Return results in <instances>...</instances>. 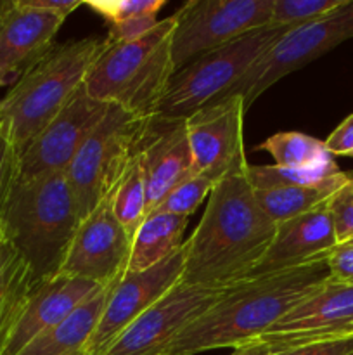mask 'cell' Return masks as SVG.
Listing matches in <instances>:
<instances>
[{
  "instance_id": "obj_20",
  "label": "cell",
  "mask_w": 353,
  "mask_h": 355,
  "mask_svg": "<svg viewBox=\"0 0 353 355\" xmlns=\"http://www.w3.org/2000/svg\"><path fill=\"white\" fill-rule=\"evenodd\" d=\"M107 290L109 286L99 288L64 321L37 336L17 355H85V347L99 322Z\"/></svg>"
},
{
  "instance_id": "obj_6",
  "label": "cell",
  "mask_w": 353,
  "mask_h": 355,
  "mask_svg": "<svg viewBox=\"0 0 353 355\" xmlns=\"http://www.w3.org/2000/svg\"><path fill=\"white\" fill-rule=\"evenodd\" d=\"M287 30L291 28L269 24L190 61L172 76L154 118L185 120L225 97Z\"/></svg>"
},
{
  "instance_id": "obj_36",
  "label": "cell",
  "mask_w": 353,
  "mask_h": 355,
  "mask_svg": "<svg viewBox=\"0 0 353 355\" xmlns=\"http://www.w3.org/2000/svg\"><path fill=\"white\" fill-rule=\"evenodd\" d=\"M23 3L35 7V9L54 12L66 19V17H68L73 10L78 9L83 2L82 0H23Z\"/></svg>"
},
{
  "instance_id": "obj_25",
  "label": "cell",
  "mask_w": 353,
  "mask_h": 355,
  "mask_svg": "<svg viewBox=\"0 0 353 355\" xmlns=\"http://www.w3.org/2000/svg\"><path fill=\"white\" fill-rule=\"evenodd\" d=\"M37 283L26 263L14 250L0 272V355L6 352L10 331H12L28 291Z\"/></svg>"
},
{
  "instance_id": "obj_2",
  "label": "cell",
  "mask_w": 353,
  "mask_h": 355,
  "mask_svg": "<svg viewBox=\"0 0 353 355\" xmlns=\"http://www.w3.org/2000/svg\"><path fill=\"white\" fill-rule=\"evenodd\" d=\"M329 277L325 259H320L234 284L187 326L163 355H196L256 342Z\"/></svg>"
},
{
  "instance_id": "obj_33",
  "label": "cell",
  "mask_w": 353,
  "mask_h": 355,
  "mask_svg": "<svg viewBox=\"0 0 353 355\" xmlns=\"http://www.w3.org/2000/svg\"><path fill=\"white\" fill-rule=\"evenodd\" d=\"M272 355H353V335L322 340Z\"/></svg>"
},
{
  "instance_id": "obj_14",
  "label": "cell",
  "mask_w": 353,
  "mask_h": 355,
  "mask_svg": "<svg viewBox=\"0 0 353 355\" xmlns=\"http://www.w3.org/2000/svg\"><path fill=\"white\" fill-rule=\"evenodd\" d=\"M352 322L353 284L339 283L329 277L294 305L260 342L265 343L272 354L284 352L294 347L352 335Z\"/></svg>"
},
{
  "instance_id": "obj_30",
  "label": "cell",
  "mask_w": 353,
  "mask_h": 355,
  "mask_svg": "<svg viewBox=\"0 0 353 355\" xmlns=\"http://www.w3.org/2000/svg\"><path fill=\"white\" fill-rule=\"evenodd\" d=\"M334 225L338 245L353 239V177L346 180L325 203Z\"/></svg>"
},
{
  "instance_id": "obj_4",
  "label": "cell",
  "mask_w": 353,
  "mask_h": 355,
  "mask_svg": "<svg viewBox=\"0 0 353 355\" xmlns=\"http://www.w3.org/2000/svg\"><path fill=\"white\" fill-rule=\"evenodd\" d=\"M107 45V37L55 44L14 83L0 101V125L7 127L17 153L76 96Z\"/></svg>"
},
{
  "instance_id": "obj_21",
  "label": "cell",
  "mask_w": 353,
  "mask_h": 355,
  "mask_svg": "<svg viewBox=\"0 0 353 355\" xmlns=\"http://www.w3.org/2000/svg\"><path fill=\"white\" fill-rule=\"evenodd\" d=\"M189 218L152 211L132 239L127 272H141L163 262L183 245Z\"/></svg>"
},
{
  "instance_id": "obj_34",
  "label": "cell",
  "mask_w": 353,
  "mask_h": 355,
  "mask_svg": "<svg viewBox=\"0 0 353 355\" xmlns=\"http://www.w3.org/2000/svg\"><path fill=\"white\" fill-rule=\"evenodd\" d=\"M329 276L339 283L353 284V241L338 245L325 257Z\"/></svg>"
},
{
  "instance_id": "obj_35",
  "label": "cell",
  "mask_w": 353,
  "mask_h": 355,
  "mask_svg": "<svg viewBox=\"0 0 353 355\" xmlns=\"http://www.w3.org/2000/svg\"><path fill=\"white\" fill-rule=\"evenodd\" d=\"M325 149L332 156H350L353 158V113L341 121L334 132L324 141Z\"/></svg>"
},
{
  "instance_id": "obj_7",
  "label": "cell",
  "mask_w": 353,
  "mask_h": 355,
  "mask_svg": "<svg viewBox=\"0 0 353 355\" xmlns=\"http://www.w3.org/2000/svg\"><path fill=\"white\" fill-rule=\"evenodd\" d=\"M149 121L151 118L109 104L107 113L85 139L64 172L82 220L113 194Z\"/></svg>"
},
{
  "instance_id": "obj_18",
  "label": "cell",
  "mask_w": 353,
  "mask_h": 355,
  "mask_svg": "<svg viewBox=\"0 0 353 355\" xmlns=\"http://www.w3.org/2000/svg\"><path fill=\"white\" fill-rule=\"evenodd\" d=\"M99 288L102 286L64 274L37 281L24 298L3 355L19 354L37 336L64 321Z\"/></svg>"
},
{
  "instance_id": "obj_38",
  "label": "cell",
  "mask_w": 353,
  "mask_h": 355,
  "mask_svg": "<svg viewBox=\"0 0 353 355\" xmlns=\"http://www.w3.org/2000/svg\"><path fill=\"white\" fill-rule=\"evenodd\" d=\"M3 239V231H2V225H0V241Z\"/></svg>"
},
{
  "instance_id": "obj_15",
  "label": "cell",
  "mask_w": 353,
  "mask_h": 355,
  "mask_svg": "<svg viewBox=\"0 0 353 355\" xmlns=\"http://www.w3.org/2000/svg\"><path fill=\"white\" fill-rule=\"evenodd\" d=\"M130 252L132 239L114 217L109 196L80 222L59 274L111 286L127 272Z\"/></svg>"
},
{
  "instance_id": "obj_19",
  "label": "cell",
  "mask_w": 353,
  "mask_h": 355,
  "mask_svg": "<svg viewBox=\"0 0 353 355\" xmlns=\"http://www.w3.org/2000/svg\"><path fill=\"white\" fill-rule=\"evenodd\" d=\"M338 246L334 225L327 208L289 218L277 224L275 236L251 277L294 269L327 257Z\"/></svg>"
},
{
  "instance_id": "obj_5",
  "label": "cell",
  "mask_w": 353,
  "mask_h": 355,
  "mask_svg": "<svg viewBox=\"0 0 353 355\" xmlns=\"http://www.w3.org/2000/svg\"><path fill=\"white\" fill-rule=\"evenodd\" d=\"M175 16L158 21L142 38L109 44L87 75V94L106 104L123 107L142 118H154L161 97L175 75L172 37Z\"/></svg>"
},
{
  "instance_id": "obj_39",
  "label": "cell",
  "mask_w": 353,
  "mask_h": 355,
  "mask_svg": "<svg viewBox=\"0 0 353 355\" xmlns=\"http://www.w3.org/2000/svg\"><path fill=\"white\" fill-rule=\"evenodd\" d=\"M350 333H352V335H353V322H352V324H350Z\"/></svg>"
},
{
  "instance_id": "obj_40",
  "label": "cell",
  "mask_w": 353,
  "mask_h": 355,
  "mask_svg": "<svg viewBox=\"0 0 353 355\" xmlns=\"http://www.w3.org/2000/svg\"><path fill=\"white\" fill-rule=\"evenodd\" d=\"M352 241H353V239H352Z\"/></svg>"
},
{
  "instance_id": "obj_9",
  "label": "cell",
  "mask_w": 353,
  "mask_h": 355,
  "mask_svg": "<svg viewBox=\"0 0 353 355\" xmlns=\"http://www.w3.org/2000/svg\"><path fill=\"white\" fill-rule=\"evenodd\" d=\"M273 0H189L175 16L172 58L175 73L206 52L269 26Z\"/></svg>"
},
{
  "instance_id": "obj_26",
  "label": "cell",
  "mask_w": 353,
  "mask_h": 355,
  "mask_svg": "<svg viewBox=\"0 0 353 355\" xmlns=\"http://www.w3.org/2000/svg\"><path fill=\"white\" fill-rule=\"evenodd\" d=\"M341 170L336 165L334 158L322 165L310 168H284L277 165H249L248 180L255 191L273 189V187H298L318 186L327 180L336 179Z\"/></svg>"
},
{
  "instance_id": "obj_24",
  "label": "cell",
  "mask_w": 353,
  "mask_h": 355,
  "mask_svg": "<svg viewBox=\"0 0 353 355\" xmlns=\"http://www.w3.org/2000/svg\"><path fill=\"white\" fill-rule=\"evenodd\" d=\"M273 158V165L284 168H310L322 165L334 156L325 149L324 141L303 132H280L256 146Z\"/></svg>"
},
{
  "instance_id": "obj_28",
  "label": "cell",
  "mask_w": 353,
  "mask_h": 355,
  "mask_svg": "<svg viewBox=\"0 0 353 355\" xmlns=\"http://www.w3.org/2000/svg\"><path fill=\"white\" fill-rule=\"evenodd\" d=\"M345 0H273L270 24L296 28L338 9Z\"/></svg>"
},
{
  "instance_id": "obj_13",
  "label": "cell",
  "mask_w": 353,
  "mask_h": 355,
  "mask_svg": "<svg viewBox=\"0 0 353 355\" xmlns=\"http://www.w3.org/2000/svg\"><path fill=\"white\" fill-rule=\"evenodd\" d=\"M109 104L87 94L85 87L17 153V179L30 180L66 172L78 149L99 125Z\"/></svg>"
},
{
  "instance_id": "obj_16",
  "label": "cell",
  "mask_w": 353,
  "mask_h": 355,
  "mask_svg": "<svg viewBox=\"0 0 353 355\" xmlns=\"http://www.w3.org/2000/svg\"><path fill=\"white\" fill-rule=\"evenodd\" d=\"M64 17L6 0L0 9V87L16 83L54 47Z\"/></svg>"
},
{
  "instance_id": "obj_10",
  "label": "cell",
  "mask_w": 353,
  "mask_h": 355,
  "mask_svg": "<svg viewBox=\"0 0 353 355\" xmlns=\"http://www.w3.org/2000/svg\"><path fill=\"white\" fill-rule=\"evenodd\" d=\"M246 111L241 96H227L185 118L196 173H204L217 184L228 173L248 168L244 149Z\"/></svg>"
},
{
  "instance_id": "obj_32",
  "label": "cell",
  "mask_w": 353,
  "mask_h": 355,
  "mask_svg": "<svg viewBox=\"0 0 353 355\" xmlns=\"http://www.w3.org/2000/svg\"><path fill=\"white\" fill-rule=\"evenodd\" d=\"M156 24H158L156 14H144V16L123 21V23L111 24L107 40H109V44H125V42L138 40L144 35H147Z\"/></svg>"
},
{
  "instance_id": "obj_37",
  "label": "cell",
  "mask_w": 353,
  "mask_h": 355,
  "mask_svg": "<svg viewBox=\"0 0 353 355\" xmlns=\"http://www.w3.org/2000/svg\"><path fill=\"white\" fill-rule=\"evenodd\" d=\"M230 355H272V352H270V349L265 345V343L256 340V342L248 343V345H242L239 347V349H234V352Z\"/></svg>"
},
{
  "instance_id": "obj_11",
  "label": "cell",
  "mask_w": 353,
  "mask_h": 355,
  "mask_svg": "<svg viewBox=\"0 0 353 355\" xmlns=\"http://www.w3.org/2000/svg\"><path fill=\"white\" fill-rule=\"evenodd\" d=\"M183 266L185 246L182 245L173 255L151 269L125 272L121 279L111 284L99 322L85 347V355H97L106 349L135 319L173 290L182 281Z\"/></svg>"
},
{
  "instance_id": "obj_27",
  "label": "cell",
  "mask_w": 353,
  "mask_h": 355,
  "mask_svg": "<svg viewBox=\"0 0 353 355\" xmlns=\"http://www.w3.org/2000/svg\"><path fill=\"white\" fill-rule=\"evenodd\" d=\"M213 186L215 182L210 177H206L204 173H194V175L187 177L183 182H180L179 186L173 187L152 211L189 218L199 208L204 198L210 196Z\"/></svg>"
},
{
  "instance_id": "obj_1",
  "label": "cell",
  "mask_w": 353,
  "mask_h": 355,
  "mask_svg": "<svg viewBox=\"0 0 353 355\" xmlns=\"http://www.w3.org/2000/svg\"><path fill=\"white\" fill-rule=\"evenodd\" d=\"M246 173H228L211 189L199 224L183 241L182 284L225 290L242 283L272 245L277 224L260 207Z\"/></svg>"
},
{
  "instance_id": "obj_22",
  "label": "cell",
  "mask_w": 353,
  "mask_h": 355,
  "mask_svg": "<svg viewBox=\"0 0 353 355\" xmlns=\"http://www.w3.org/2000/svg\"><path fill=\"white\" fill-rule=\"evenodd\" d=\"M352 177L353 173L341 172L336 179L318 184V186L273 187V189L255 191V194L263 211L275 224H280L284 220L300 217V215L324 207L329 198Z\"/></svg>"
},
{
  "instance_id": "obj_12",
  "label": "cell",
  "mask_w": 353,
  "mask_h": 355,
  "mask_svg": "<svg viewBox=\"0 0 353 355\" xmlns=\"http://www.w3.org/2000/svg\"><path fill=\"white\" fill-rule=\"evenodd\" d=\"M225 290L179 283L97 355H163Z\"/></svg>"
},
{
  "instance_id": "obj_31",
  "label": "cell",
  "mask_w": 353,
  "mask_h": 355,
  "mask_svg": "<svg viewBox=\"0 0 353 355\" xmlns=\"http://www.w3.org/2000/svg\"><path fill=\"white\" fill-rule=\"evenodd\" d=\"M17 179V149L6 125H0V218Z\"/></svg>"
},
{
  "instance_id": "obj_8",
  "label": "cell",
  "mask_w": 353,
  "mask_h": 355,
  "mask_svg": "<svg viewBox=\"0 0 353 355\" xmlns=\"http://www.w3.org/2000/svg\"><path fill=\"white\" fill-rule=\"evenodd\" d=\"M350 38H353V0H345L341 7L325 16L287 30L227 96H241L248 110L280 78L305 68Z\"/></svg>"
},
{
  "instance_id": "obj_29",
  "label": "cell",
  "mask_w": 353,
  "mask_h": 355,
  "mask_svg": "<svg viewBox=\"0 0 353 355\" xmlns=\"http://www.w3.org/2000/svg\"><path fill=\"white\" fill-rule=\"evenodd\" d=\"M85 6L111 26L144 14H158L166 6V0H89Z\"/></svg>"
},
{
  "instance_id": "obj_17",
  "label": "cell",
  "mask_w": 353,
  "mask_h": 355,
  "mask_svg": "<svg viewBox=\"0 0 353 355\" xmlns=\"http://www.w3.org/2000/svg\"><path fill=\"white\" fill-rule=\"evenodd\" d=\"M137 153L144 173L149 215L173 187L196 173L185 120L151 118Z\"/></svg>"
},
{
  "instance_id": "obj_3",
  "label": "cell",
  "mask_w": 353,
  "mask_h": 355,
  "mask_svg": "<svg viewBox=\"0 0 353 355\" xmlns=\"http://www.w3.org/2000/svg\"><path fill=\"white\" fill-rule=\"evenodd\" d=\"M82 217L64 172L16 179L0 225L35 281L61 272Z\"/></svg>"
},
{
  "instance_id": "obj_23",
  "label": "cell",
  "mask_w": 353,
  "mask_h": 355,
  "mask_svg": "<svg viewBox=\"0 0 353 355\" xmlns=\"http://www.w3.org/2000/svg\"><path fill=\"white\" fill-rule=\"evenodd\" d=\"M111 208L125 232L130 236V239H134L135 232L147 217V196H145L144 173H142L138 153H135L123 177L114 187L113 194H111Z\"/></svg>"
}]
</instances>
